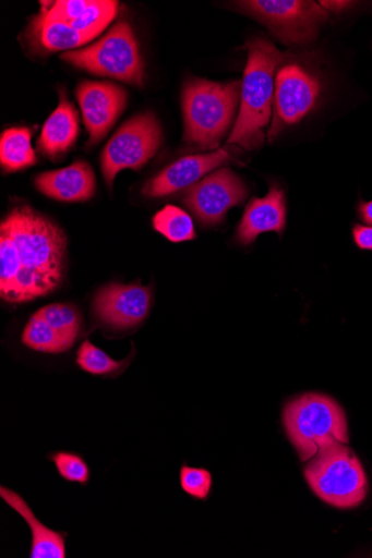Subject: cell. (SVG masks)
<instances>
[{
    "instance_id": "obj_21",
    "label": "cell",
    "mask_w": 372,
    "mask_h": 558,
    "mask_svg": "<svg viewBox=\"0 0 372 558\" xmlns=\"http://www.w3.org/2000/svg\"><path fill=\"white\" fill-rule=\"evenodd\" d=\"M32 130L13 128L4 131L0 140V165L7 173H14L36 165L32 147Z\"/></svg>"
},
{
    "instance_id": "obj_10",
    "label": "cell",
    "mask_w": 372,
    "mask_h": 558,
    "mask_svg": "<svg viewBox=\"0 0 372 558\" xmlns=\"http://www.w3.org/2000/svg\"><path fill=\"white\" fill-rule=\"evenodd\" d=\"M248 195L247 185L226 168L188 187L183 203L202 226L215 227L224 222L230 209L241 206Z\"/></svg>"
},
{
    "instance_id": "obj_8",
    "label": "cell",
    "mask_w": 372,
    "mask_h": 558,
    "mask_svg": "<svg viewBox=\"0 0 372 558\" xmlns=\"http://www.w3.org/2000/svg\"><path fill=\"white\" fill-rule=\"evenodd\" d=\"M238 5L288 45L313 41L328 20L321 4L307 0H249Z\"/></svg>"
},
{
    "instance_id": "obj_16",
    "label": "cell",
    "mask_w": 372,
    "mask_h": 558,
    "mask_svg": "<svg viewBox=\"0 0 372 558\" xmlns=\"http://www.w3.org/2000/svg\"><path fill=\"white\" fill-rule=\"evenodd\" d=\"M287 221L285 192L273 184L267 195L253 197L247 206L237 230V240L241 245L252 244L264 232L284 234Z\"/></svg>"
},
{
    "instance_id": "obj_27",
    "label": "cell",
    "mask_w": 372,
    "mask_h": 558,
    "mask_svg": "<svg viewBox=\"0 0 372 558\" xmlns=\"http://www.w3.org/2000/svg\"><path fill=\"white\" fill-rule=\"evenodd\" d=\"M357 209L359 219L362 222L372 226V201H360Z\"/></svg>"
},
{
    "instance_id": "obj_19",
    "label": "cell",
    "mask_w": 372,
    "mask_h": 558,
    "mask_svg": "<svg viewBox=\"0 0 372 558\" xmlns=\"http://www.w3.org/2000/svg\"><path fill=\"white\" fill-rule=\"evenodd\" d=\"M0 496L28 524L32 532L31 558H65L67 533L45 526L34 514L27 501L16 492L2 486Z\"/></svg>"
},
{
    "instance_id": "obj_2",
    "label": "cell",
    "mask_w": 372,
    "mask_h": 558,
    "mask_svg": "<svg viewBox=\"0 0 372 558\" xmlns=\"http://www.w3.org/2000/svg\"><path fill=\"white\" fill-rule=\"evenodd\" d=\"M247 46L248 62L241 83L240 112L227 143L251 150L263 144L264 129L272 121L275 72L285 56L272 41L260 37L252 38Z\"/></svg>"
},
{
    "instance_id": "obj_9",
    "label": "cell",
    "mask_w": 372,
    "mask_h": 558,
    "mask_svg": "<svg viewBox=\"0 0 372 558\" xmlns=\"http://www.w3.org/2000/svg\"><path fill=\"white\" fill-rule=\"evenodd\" d=\"M322 82L298 63L284 65L276 78L275 113L268 132L273 142L286 129L301 122L316 107Z\"/></svg>"
},
{
    "instance_id": "obj_7",
    "label": "cell",
    "mask_w": 372,
    "mask_h": 558,
    "mask_svg": "<svg viewBox=\"0 0 372 558\" xmlns=\"http://www.w3.org/2000/svg\"><path fill=\"white\" fill-rule=\"evenodd\" d=\"M161 141V126L154 114H139L125 122L106 144L100 158L101 173L110 190L121 171H139L147 165Z\"/></svg>"
},
{
    "instance_id": "obj_23",
    "label": "cell",
    "mask_w": 372,
    "mask_h": 558,
    "mask_svg": "<svg viewBox=\"0 0 372 558\" xmlns=\"http://www.w3.org/2000/svg\"><path fill=\"white\" fill-rule=\"evenodd\" d=\"M76 364L82 371L91 375L109 376L124 371L130 364V359L123 362L116 361L108 353L86 340L77 351Z\"/></svg>"
},
{
    "instance_id": "obj_11",
    "label": "cell",
    "mask_w": 372,
    "mask_h": 558,
    "mask_svg": "<svg viewBox=\"0 0 372 558\" xmlns=\"http://www.w3.org/2000/svg\"><path fill=\"white\" fill-rule=\"evenodd\" d=\"M82 330L76 308L67 303L49 304L36 312L24 328L23 343L32 350L60 354L73 348Z\"/></svg>"
},
{
    "instance_id": "obj_3",
    "label": "cell",
    "mask_w": 372,
    "mask_h": 558,
    "mask_svg": "<svg viewBox=\"0 0 372 558\" xmlns=\"http://www.w3.org/2000/svg\"><path fill=\"white\" fill-rule=\"evenodd\" d=\"M241 82L187 81L182 92L184 141L197 149L218 148L232 125Z\"/></svg>"
},
{
    "instance_id": "obj_6",
    "label": "cell",
    "mask_w": 372,
    "mask_h": 558,
    "mask_svg": "<svg viewBox=\"0 0 372 558\" xmlns=\"http://www.w3.org/2000/svg\"><path fill=\"white\" fill-rule=\"evenodd\" d=\"M61 59L93 75L115 78L135 86L144 84V63L139 43L127 21L117 23L108 34L94 44L70 50Z\"/></svg>"
},
{
    "instance_id": "obj_24",
    "label": "cell",
    "mask_w": 372,
    "mask_h": 558,
    "mask_svg": "<svg viewBox=\"0 0 372 558\" xmlns=\"http://www.w3.org/2000/svg\"><path fill=\"white\" fill-rule=\"evenodd\" d=\"M60 476L69 483L86 486L91 480V470L83 456L72 451H58L48 454Z\"/></svg>"
},
{
    "instance_id": "obj_15",
    "label": "cell",
    "mask_w": 372,
    "mask_h": 558,
    "mask_svg": "<svg viewBox=\"0 0 372 558\" xmlns=\"http://www.w3.org/2000/svg\"><path fill=\"white\" fill-rule=\"evenodd\" d=\"M40 8L39 12L48 19L63 22L95 39L115 21L119 3L112 0H58L41 2Z\"/></svg>"
},
{
    "instance_id": "obj_5",
    "label": "cell",
    "mask_w": 372,
    "mask_h": 558,
    "mask_svg": "<svg viewBox=\"0 0 372 558\" xmlns=\"http://www.w3.org/2000/svg\"><path fill=\"white\" fill-rule=\"evenodd\" d=\"M313 493L337 509H353L368 494V480L355 452L343 442L319 451L304 469Z\"/></svg>"
},
{
    "instance_id": "obj_14",
    "label": "cell",
    "mask_w": 372,
    "mask_h": 558,
    "mask_svg": "<svg viewBox=\"0 0 372 558\" xmlns=\"http://www.w3.org/2000/svg\"><path fill=\"white\" fill-rule=\"evenodd\" d=\"M233 160L229 147L219 148L212 154L182 158L159 172L143 187L148 197L171 195L199 182L207 173Z\"/></svg>"
},
{
    "instance_id": "obj_18",
    "label": "cell",
    "mask_w": 372,
    "mask_h": 558,
    "mask_svg": "<svg viewBox=\"0 0 372 558\" xmlns=\"http://www.w3.org/2000/svg\"><path fill=\"white\" fill-rule=\"evenodd\" d=\"M80 134L79 113L60 90V104L43 126L37 146L41 155L59 160L73 147Z\"/></svg>"
},
{
    "instance_id": "obj_1",
    "label": "cell",
    "mask_w": 372,
    "mask_h": 558,
    "mask_svg": "<svg viewBox=\"0 0 372 558\" xmlns=\"http://www.w3.org/2000/svg\"><path fill=\"white\" fill-rule=\"evenodd\" d=\"M68 238L28 206L14 207L0 227V295L24 303L48 295L62 283Z\"/></svg>"
},
{
    "instance_id": "obj_20",
    "label": "cell",
    "mask_w": 372,
    "mask_h": 558,
    "mask_svg": "<svg viewBox=\"0 0 372 558\" xmlns=\"http://www.w3.org/2000/svg\"><path fill=\"white\" fill-rule=\"evenodd\" d=\"M31 46L40 54L61 52L81 47L94 38L80 33L70 25L50 20L39 12L33 19L27 32Z\"/></svg>"
},
{
    "instance_id": "obj_28",
    "label": "cell",
    "mask_w": 372,
    "mask_h": 558,
    "mask_svg": "<svg viewBox=\"0 0 372 558\" xmlns=\"http://www.w3.org/2000/svg\"><path fill=\"white\" fill-rule=\"evenodd\" d=\"M321 7L327 11L333 13H339L346 10L348 7H350L351 3L349 2H321L319 3Z\"/></svg>"
},
{
    "instance_id": "obj_4",
    "label": "cell",
    "mask_w": 372,
    "mask_h": 558,
    "mask_svg": "<svg viewBox=\"0 0 372 558\" xmlns=\"http://www.w3.org/2000/svg\"><path fill=\"white\" fill-rule=\"evenodd\" d=\"M284 424L302 462L335 442L349 441L344 410L325 395L307 393L291 400L284 412Z\"/></svg>"
},
{
    "instance_id": "obj_22",
    "label": "cell",
    "mask_w": 372,
    "mask_h": 558,
    "mask_svg": "<svg viewBox=\"0 0 372 558\" xmlns=\"http://www.w3.org/2000/svg\"><path fill=\"white\" fill-rule=\"evenodd\" d=\"M154 229L175 243L195 239L196 233L192 218L176 206H167L155 215Z\"/></svg>"
},
{
    "instance_id": "obj_25",
    "label": "cell",
    "mask_w": 372,
    "mask_h": 558,
    "mask_svg": "<svg viewBox=\"0 0 372 558\" xmlns=\"http://www.w3.org/2000/svg\"><path fill=\"white\" fill-rule=\"evenodd\" d=\"M180 483L188 495L195 499L205 500L211 494L214 480H212L211 473L204 469L183 465L180 471Z\"/></svg>"
},
{
    "instance_id": "obj_12",
    "label": "cell",
    "mask_w": 372,
    "mask_h": 558,
    "mask_svg": "<svg viewBox=\"0 0 372 558\" xmlns=\"http://www.w3.org/2000/svg\"><path fill=\"white\" fill-rule=\"evenodd\" d=\"M152 295L140 284L111 283L95 295L93 311L95 318L115 331H129L147 318Z\"/></svg>"
},
{
    "instance_id": "obj_26",
    "label": "cell",
    "mask_w": 372,
    "mask_h": 558,
    "mask_svg": "<svg viewBox=\"0 0 372 558\" xmlns=\"http://www.w3.org/2000/svg\"><path fill=\"white\" fill-rule=\"evenodd\" d=\"M352 238L356 245L364 251H372V227L355 225Z\"/></svg>"
},
{
    "instance_id": "obj_17",
    "label": "cell",
    "mask_w": 372,
    "mask_h": 558,
    "mask_svg": "<svg viewBox=\"0 0 372 558\" xmlns=\"http://www.w3.org/2000/svg\"><path fill=\"white\" fill-rule=\"evenodd\" d=\"M35 186L50 198L85 202L95 195L96 178L89 165L76 161L69 168L37 175Z\"/></svg>"
},
{
    "instance_id": "obj_13",
    "label": "cell",
    "mask_w": 372,
    "mask_h": 558,
    "mask_svg": "<svg viewBox=\"0 0 372 558\" xmlns=\"http://www.w3.org/2000/svg\"><path fill=\"white\" fill-rule=\"evenodd\" d=\"M76 97L89 134L87 146L97 144L109 134L128 101L127 90L110 82L85 81L77 86Z\"/></svg>"
}]
</instances>
